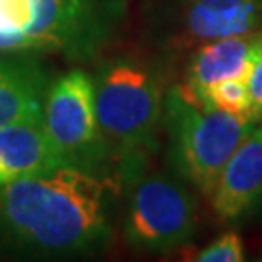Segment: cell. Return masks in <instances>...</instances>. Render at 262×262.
<instances>
[{"label":"cell","mask_w":262,"mask_h":262,"mask_svg":"<svg viewBox=\"0 0 262 262\" xmlns=\"http://www.w3.org/2000/svg\"><path fill=\"white\" fill-rule=\"evenodd\" d=\"M117 183L78 167L12 179L0 187L2 243L33 256L101 251L113 237Z\"/></svg>","instance_id":"6da1fadb"},{"label":"cell","mask_w":262,"mask_h":262,"mask_svg":"<svg viewBox=\"0 0 262 262\" xmlns=\"http://www.w3.org/2000/svg\"><path fill=\"white\" fill-rule=\"evenodd\" d=\"M130 0H0V55L92 60L119 37Z\"/></svg>","instance_id":"7a4b0ae2"},{"label":"cell","mask_w":262,"mask_h":262,"mask_svg":"<svg viewBox=\"0 0 262 262\" xmlns=\"http://www.w3.org/2000/svg\"><path fill=\"white\" fill-rule=\"evenodd\" d=\"M99 130L111 150L122 187L150 167L163 122V95L150 68L132 58H113L94 78Z\"/></svg>","instance_id":"3957f363"},{"label":"cell","mask_w":262,"mask_h":262,"mask_svg":"<svg viewBox=\"0 0 262 262\" xmlns=\"http://www.w3.org/2000/svg\"><path fill=\"white\" fill-rule=\"evenodd\" d=\"M254 122L202 103L185 84L163 95V124L169 138V161L177 175L212 196L225 163Z\"/></svg>","instance_id":"277c9868"},{"label":"cell","mask_w":262,"mask_h":262,"mask_svg":"<svg viewBox=\"0 0 262 262\" xmlns=\"http://www.w3.org/2000/svg\"><path fill=\"white\" fill-rule=\"evenodd\" d=\"M187 179L148 167L128 181L124 239L134 249L167 253L190 243L198 227L196 198Z\"/></svg>","instance_id":"5b68a950"},{"label":"cell","mask_w":262,"mask_h":262,"mask_svg":"<svg viewBox=\"0 0 262 262\" xmlns=\"http://www.w3.org/2000/svg\"><path fill=\"white\" fill-rule=\"evenodd\" d=\"M43 124L72 167L103 175L113 165L111 150L99 130L94 78L70 70L51 82L43 105ZM105 177V175H103Z\"/></svg>","instance_id":"8992f818"},{"label":"cell","mask_w":262,"mask_h":262,"mask_svg":"<svg viewBox=\"0 0 262 262\" xmlns=\"http://www.w3.org/2000/svg\"><path fill=\"white\" fill-rule=\"evenodd\" d=\"M217 217L239 222L262 212V122H254L225 163L212 192Z\"/></svg>","instance_id":"52a82bcc"},{"label":"cell","mask_w":262,"mask_h":262,"mask_svg":"<svg viewBox=\"0 0 262 262\" xmlns=\"http://www.w3.org/2000/svg\"><path fill=\"white\" fill-rule=\"evenodd\" d=\"M51 82L47 68L31 55H0V128L43 119Z\"/></svg>","instance_id":"ba28073f"},{"label":"cell","mask_w":262,"mask_h":262,"mask_svg":"<svg viewBox=\"0 0 262 262\" xmlns=\"http://www.w3.org/2000/svg\"><path fill=\"white\" fill-rule=\"evenodd\" d=\"M260 43L262 29L200 43L196 53L190 56L185 85L198 95L217 82L231 78H249Z\"/></svg>","instance_id":"9c48e42d"},{"label":"cell","mask_w":262,"mask_h":262,"mask_svg":"<svg viewBox=\"0 0 262 262\" xmlns=\"http://www.w3.org/2000/svg\"><path fill=\"white\" fill-rule=\"evenodd\" d=\"M0 167L8 183L72 165L45 130L43 119H39L0 128Z\"/></svg>","instance_id":"30bf717a"},{"label":"cell","mask_w":262,"mask_h":262,"mask_svg":"<svg viewBox=\"0 0 262 262\" xmlns=\"http://www.w3.org/2000/svg\"><path fill=\"white\" fill-rule=\"evenodd\" d=\"M260 26L262 0H241L220 8L183 0V31L196 43L253 33Z\"/></svg>","instance_id":"8fae6325"},{"label":"cell","mask_w":262,"mask_h":262,"mask_svg":"<svg viewBox=\"0 0 262 262\" xmlns=\"http://www.w3.org/2000/svg\"><path fill=\"white\" fill-rule=\"evenodd\" d=\"M249 78H231L206 88L196 95L202 103L231 115L251 117V95H249Z\"/></svg>","instance_id":"7c38bea8"},{"label":"cell","mask_w":262,"mask_h":262,"mask_svg":"<svg viewBox=\"0 0 262 262\" xmlns=\"http://www.w3.org/2000/svg\"><path fill=\"white\" fill-rule=\"evenodd\" d=\"M245 258L243 239L235 231L220 235L214 243L204 247L194 256L198 262H241Z\"/></svg>","instance_id":"4fadbf2b"},{"label":"cell","mask_w":262,"mask_h":262,"mask_svg":"<svg viewBox=\"0 0 262 262\" xmlns=\"http://www.w3.org/2000/svg\"><path fill=\"white\" fill-rule=\"evenodd\" d=\"M249 95H251V119L262 122V43L249 72Z\"/></svg>","instance_id":"5bb4252c"},{"label":"cell","mask_w":262,"mask_h":262,"mask_svg":"<svg viewBox=\"0 0 262 262\" xmlns=\"http://www.w3.org/2000/svg\"><path fill=\"white\" fill-rule=\"evenodd\" d=\"M188 2H196V4H206V6H231V4H237L241 0H188Z\"/></svg>","instance_id":"9a60e30c"},{"label":"cell","mask_w":262,"mask_h":262,"mask_svg":"<svg viewBox=\"0 0 262 262\" xmlns=\"http://www.w3.org/2000/svg\"><path fill=\"white\" fill-rule=\"evenodd\" d=\"M6 183V179H4V173H2V167H0V187Z\"/></svg>","instance_id":"2e32d148"}]
</instances>
